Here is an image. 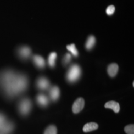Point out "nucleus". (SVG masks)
Instances as JSON below:
<instances>
[{"mask_svg":"<svg viewBox=\"0 0 134 134\" xmlns=\"http://www.w3.org/2000/svg\"><path fill=\"white\" fill-rule=\"evenodd\" d=\"M0 84L6 94L13 98L26 91L28 80L26 75L7 70L0 75Z\"/></svg>","mask_w":134,"mask_h":134,"instance_id":"1","label":"nucleus"},{"mask_svg":"<svg viewBox=\"0 0 134 134\" xmlns=\"http://www.w3.org/2000/svg\"><path fill=\"white\" fill-rule=\"evenodd\" d=\"M81 75V70L78 65H71L66 73V80L70 83H75L80 79Z\"/></svg>","mask_w":134,"mask_h":134,"instance_id":"2","label":"nucleus"},{"mask_svg":"<svg viewBox=\"0 0 134 134\" xmlns=\"http://www.w3.org/2000/svg\"><path fill=\"white\" fill-rule=\"evenodd\" d=\"M32 109V103L31 100L27 98L23 99L19 102L18 105V109L19 113L23 115H27L29 114Z\"/></svg>","mask_w":134,"mask_h":134,"instance_id":"3","label":"nucleus"},{"mask_svg":"<svg viewBox=\"0 0 134 134\" xmlns=\"http://www.w3.org/2000/svg\"><path fill=\"white\" fill-rule=\"evenodd\" d=\"M37 87L41 90H46L50 86V82L47 78L41 76L37 80Z\"/></svg>","mask_w":134,"mask_h":134,"instance_id":"4","label":"nucleus"},{"mask_svg":"<svg viewBox=\"0 0 134 134\" xmlns=\"http://www.w3.org/2000/svg\"><path fill=\"white\" fill-rule=\"evenodd\" d=\"M84 106H85V100L83 98H78L75 100L73 104V107H72V110L75 114L79 113L83 109Z\"/></svg>","mask_w":134,"mask_h":134,"instance_id":"5","label":"nucleus"},{"mask_svg":"<svg viewBox=\"0 0 134 134\" xmlns=\"http://www.w3.org/2000/svg\"><path fill=\"white\" fill-rule=\"evenodd\" d=\"M18 54L21 58L23 59H27L31 56V48L27 46L22 47L18 50Z\"/></svg>","mask_w":134,"mask_h":134,"instance_id":"6","label":"nucleus"},{"mask_svg":"<svg viewBox=\"0 0 134 134\" xmlns=\"http://www.w3.org/2000/svg\"><path fill=\"white\" fill-rule=\"evenodd\" d=\"M37 103L42 107H46L48 104L49 100L47 96H46L43 94H39L37 96Z\"/></svg>","mask_w":134,"mask_h":134,"instance_id":"7","label":"nucleus"},{"mask_svg":"<svg viewBox=\"0 0 134 134\" xmlns=\"http://www.w3.org/2000/svg\"><path fill=\"white\" fill-rule=\"evenodd\" d=\"M32 59L35 65H36L37 67H38V68H42L46 66V62H45L44 58H43L42 57L38 55H36L33 57Z\"/></svg>","mask_w":134,"mask_h":134,"instance_id":"8","label":"nucleus"},{"mask_svg":"<svg viewBox=\"0 0 134 134\" xmlns=\"http://www.w3.org/2000/svg\"><path fill=\"white\" fill-rule=\"evenodd\" d=\"M60 94V90L57 86H53L52 88H51V89L50 90V92H49L50 97V98H51V99L53 100V101H55V100H58V99L59 98Z\"/></svg>","mask_w":134,"mask_h":134,"instance_id":"9","label":"nucleus"},{"mask_svg":"<svg viewBox=\"0 0 134 134\" xmlns=\"http://www.w3.org/2000/svg\"><path fill=\"white\" fill-rule=\"evenodd\" d=\"M105 108L113 109L114 113H118L120 110L119 104L114 100H110L105 104Z\"/></svg>","mask_w":134,"mask_h":134,"instance_id":"10","label":"nucleus"},{"mask_svg":"<svg viewBox=\"0 0 134 134\" xmlns=\"http://www.w3.org/2000/svg\"><path fill=\"white\" fill-rule=\"evenodd\" d=\"M14 129V125L12 122L6 121L0 130V133L3 134H7L11 132Z\"/></svg>","mask_w":134,"mask_h":134,"instance_id":"11","label":"nucleus"},{"mask_svg":"<svg viewBox=\"0 0 134 134\" xmlns=\"http://www.w3.org/2000/svg\"><path fill=\"white\" fill-rule=\"evenodd\" d=\"M119 70V66L116 63H111L108 67V73L110 77H114Z\"/></svg>","mask_w":134,"mask_h":134,"instance_id":"12","label":"nucleus"},{"mask_svg":"<svg viewBox=\"0 0 134 134\" xmlns=\"http://www.w3.org/2000/svg\"><path fill=\"white\" fill-rule=\"evenodd\" d=\"M98 124L95 123V122H90V123H87L85 125L83 130L85 132H89L98 129Z\"/></svg>","mask_w":134,"mask_h":134,"instance_id":"13","label":"nucleus"},{"mask_svg":"<svg viewBox=\"0 0 134 134\" xmlns=\"http://www.w3.org/2000/svg\"><path fill=\"white\" fill-rule=\"evenodd\" d=\"M95 43H96V38L93 36H90L87 39L85 47H86V49L91 50L94 46Z\"/></svg>","mask_w":134,"mask_h":134,"instance_id":"14","label":"nucleus"},{"mask_svg":"<svg viewBox=\"0 0 134 134\" xmlns=\"http://www.w3.org/2000/svg\"><path fill=\"white\" fill-rule=\"evenodd\" d=\"M57 57V54L55 52H52L48 56V64L52 68L55 66V61H56Z\"/></svg>","mask_w":134,"mask_h":134,"instance_id":"15","label":"nucleus"},{"mask_svg":"<svg viewBox=\"0 0 134 134\" xmlns=\"http://www.w3.org/2000/svg\"><path fill=\"white\" fill-rule=\"evenodd\" d=\"M66 48L68 51H70L72 55L74 57H77L78 55V52L77 48L75 47V45L74 43H72V44L68 45L66 46Z\"/></svg>","mask_w":134,"mask_h":134,"instance_id":"16","label":"nucleus"},{"mask_svg":"<svg viewBox=\"0 0 134 134\" xmlns=\"http://www.w3.org/2000/svg\"><path fill=\"white\" fill-rule=\"evenodd\" d=\"M44 134H57V129L55 125H50L46 129Z\"/></svg>","mask_w":134,"mask_h":134,"instance_id":"17","label":"nucleus"},{"mask_svg":"<svg viewBox=\"0 0 134 134\" xmlns=\"http://www.w3.org/2000/svg\"><path fill=\"white\" fill-rule=\"evenodd\" d=\"M124 130L127 134H134V125L133 124L127 125Z\"/></svg>","mask_w":134,"mask_h":134,"instance_id":"18","label":"nucleus"},{"mask_svg":"<svg viewBox=\"0 0 134 134\" xmlns=\"http://www.w3.org/2000/svg\"><path fill=\"white\" fill-rule=\"evenodd\" d=\"M115 12V7L113 5H110V6H108L106 9V13L107 14H108L109 16L110 15H113L114 13Z\"/></svg>","mask_w":134,"mask_h":134,"instance_id":"19","label":"nucleus"},{"mask_svg":"<svg viewBox=\"0 0 134 134\" xmlns=\"http://www.w3.org/2000/svg\"><path fill=\"white\" fill-rule=\"evenodd\" d=\"M71 55H70V53H66V54L65 55L64 57H63V64L65 65L68 64V63L71 61Z\"/></svg>","mask_w":134,"mask_h":134,"instance_id":"20","label":"nucleus"},{"mask_svg":"<svg viewBox=\"0 0 134 134\" xmlns=\"http://www.w3.org/2000/svg\"><path fill=\"white\" fill-rule=\"evenodd\" d=\"M7 120H6V119L5 116L2 114L0 113V130H1V128L3 126V125L4 124L5 122H6Z\"/></svg>","mask_w":134,"mask_h":134,"instance_id":"21","label":"nucleus"},{"mask_svg":"<svg viewBox=\"0 0 134 134\" xmlns=\"http://www.w3.org/2000/svg\"><path fill=\"white\" fill-rule=\"evenodd\" d=\"M0 134H3V133H0Z\"/></svg>","mask_w":134,"mask_h":134,"instance_id":"22","label":"nucleus"}]
</instances>
